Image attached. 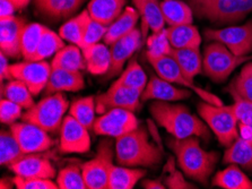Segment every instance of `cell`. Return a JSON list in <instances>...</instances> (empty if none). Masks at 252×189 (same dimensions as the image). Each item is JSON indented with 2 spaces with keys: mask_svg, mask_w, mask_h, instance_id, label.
Returning a JSON list of instances; mask_svg holds the SVG:
<instances>
[{
  "mask_svg": "<svg viewBox=\"0 0 252 189\" xmlns=\"http://www.w3.org/2000/svg\"><path fill=\"white\" fill-rule=\"evenodd\" d=\"M150 111L154 120L174 138L197 136L205 141L211 138L207 123L194 115L185 104L156 100L151 104Z\"/></svg>",
  "mask_w": 252,
  "mask_h": 189,
  "instance_id": "cell-1",
  "label": "cell"
},
{
  "mask_svg": "<svg viewBox=\"0 0 252 189\" xmlns=\"http://www.w3.org/2000/svg\"><path fill=\"white\" fill-rule=\"evenodd\" d=\"M167 146L177 157V163L186 177L201 185H207L214 172L220 154L208 152L201 148L197 136L187 138H170Z\"/></svg>",
  "mask_w": 252,
  "mask_h": 189,
  "instance_id": "cell-2",
  "label": "cell"
},
{
  "mask_svg": "<svg viewBox=\"0 0 252 189\" xmlns=\"http://www.w3.org/2000/svg\"><path fill=\"white\" fill-rule=\"evenodd\" d=\"M116 157L119 165L125 167H155L163 157L162 146L150 141V134L139 125L122 136L116 138Z\"/></svg>",
  "mask_w": 252,
  "mask_h": 189,
  "instance_id": "cell-3",
  "label": "cell"
},
{
  "mask_svg": "<svg viewBox=\"0 0 252 189\" xmlns=\"http://www.w3.org/2000/svg\"><path fill=\"white\" fill-rule=\"evenodd\" d=\"M193 14L212 24L241 22L252 13V0H189Z\"/></svg>",
  "mask_w": 252,
  "mask_h": 189,
  "instance_id": "cell-4",
  "label": "cell"
},
{
  "mask_svg": "<svg viewBox=\"0 0 252 189\" xmlns=\"http://www.w3.org/2000/svg\"><path fill=\"white\" fill-rule=\"evenodd\" d=\"M198 113L225 148L239 137V121L233 106H215L208 102L198 104Z\"/></svg>",
  "mask_w": 252,
  "mask_h": 189,
  "instance_id": "cell-5",
  "label": "cell"
},
{
  "mask_svg": "<svg viewBox=\"0 0 252 189\" xmlns=\"http://www.w3.org/2000/svg\"><path fill=\"white\" fill-rule=\"evenodd\" d=\"M69 107L70 103L63 92L49 94L26 110L22 120L32 122L48 133H56L60 129L63 115Z\"/></svg>",
  "mask_w": 252,
  "mask_h": 189,
  "instance_id": "cell-6",
  "label": "cell"
},
{
  "mask_svg": "<svg viewBox=\"0 0 252 189\" xmlns=\"http://www.w3.org/2000/svg\"><path fill=\"white\" fill-rule=\"evenodd\" d=\"M251 59L252 56H236L223 43L212 41L205 48L202 73L213 82L223 83L236 68Z\"/></svg>",
  "mask_w": 252,
  "mask_h": 189,
  "instance_id": "cell-7",
  "label": "cell"
},
{
  "mask_svg": "<svg viewBox=\"0 0 252 189\" xmlns=\"http://www.w3.org/2000/svg\"><path fill=\"white\" fill-rule=\"evenodd\" d=\"M113 145L109 140L101 141L93 159L82 165L87 189H108L109 176L113 167Z\"/></svg>",
  "mask_w": 252,
  "mask_h": 189,
  "instance_id": "cell-8",
  "label": "cell"
},
{
  "mask_svg": "<svg viewBox=\"0 0 252 189\" xmlns=\"http://www.w3.org/2000/svg\"><path fill=\"white\" fill-rule=\"evenodd\" d=\"M153 68L155 69L156 74L163 79L167 80L172 84H178V85H182L188 88L193 93H196L197 96L204 100L205 102L215 104V106H222L223 101L219 96L211 93V92L206 91L205 88L196 85L193 83V79L189 78L188 76L185 75V73L181 71L179 65L175 63V60L172 58V56H165L161 58H153V59H148Z\"/></svg>",
  "mask_w": 252,
  "mask_h": 189,
  "instance_id": "cell-9",
  "label": "cell"
},
{
  "mask_svg": "<svg viewBox=\"0 0 252 189\" xmlns=\"http://www.w3.org/2000/svg\"><path fill=\"white\" fill-rule=\"evenodd\" d=\"M204 33L208 41L220 42L236 56H249L252 52V21L224 29H207Z\"/></svg>",
  "mask_w": 252,
  "mask_h": 189,
  "instance_id": "cell-10",
  "label": "cell"
},
{
  "mask_svg": "<svg viewBox=\"0 0 252 189\" xmlns=\"http://www.w3.org/2000/svg\"><path fill=\"white\" fill-rule=\"evenodd\" d=\"M139 120L135 113L126 109H111L95 119L93 130L96 135L118 138L136 129Z\"/></svg>",
  "mask_w": 252,
  "mask_h": 189,
  "instance_id": "cell-11",
  "label": "cell"
},
{
  "mask_svg": "<svg viewBox=\"0 0 252 189\" xmlns=\"http://www.w3.org/2000/svg\"><path fill=\"white\" fill-rule=\"evenodd\" d=\"M140 91L113 82L108 91L95 98L96 113L102 114L111 109H126L136 113L140 109Z\"/></svg>",
  "mask_w": 252,
  "mask_h": 189,
  "instance_id": "cell-12",
  "label": "cell"
},
{
  "mask_svg": "<svg viewBox=\"0 0 252 189\" xmlns=\"http://www.w3.org/2000/svg\"><path fill=\"white\" fill-rule=\"evenodd\" d=\"M51 72V64L44 60H25L23 63L10 65V73L13 78L24 82L34 96L39 95L47 87Z\"/></svg>",
  "mask_w": 252,
  "mask_h": 189,
  "instance_id": "cell-13",
  "label": "cell"
},
{
  "mask_svg": "<svg viewBox=\"0 0 252 189\" xmlns=\"http://www.w3.org/2000/svg\"><path fill=\"white\" fill-rule=\"evenodd\" d=\"M9 129L25 154L47 152L53 146L52 138L49 136L47 130L32 122H14Z\"/></svg>",
  "mask_w": 252,
  "mask_h": 189,
  "instance_id": "cell-14",
  "label": "cell"
},
{
  "mask_svg": "<svg viewBox=\"0 0 252 189\" xmlns=\"http://www.w3.org/2000/svg\"><path fill=\"white\" fill-rule=\"evenodd\" d=\"M85 126L68 114L60 127V152L63 154H84L91 149V136Z\"/></svg>",
  "mask_w": 252,
  "mask_h": 189,
  "instance_id": "cell-15",
  "label": "cell"
},
{
  "mask_svg": "<svg viewBox=\"0 0 252 189\" xmlns=\"http://www.w3.org/2000/svg\"><path fill=\"white\" fill-rule=\"evenodd\" d=\"M141 45V33L139 30L133 29L130 33L121 38L120 40L110 45L111 51V65L109 72L106 73V78H112L120 74L124 69L126 61L129 60Z\"/></svg>",
  "mask_w": 252,
  "mask_h": 189,
  "instance_id": "cell-16",
  "label": "cell"
},
{
  "mask_svg": "<svg viewBox=\"0 0 252 189\" xmlns=\"http://www.w3.org/2000/svg\"><path fill=\"white\" fill-rule=\"evenodd\" d=\"M26 25L24 19L15 15L0 19V49L7 57L14 59L22 57V37Z\"/></svg>",
  "mask_w": 252,
  "mask_h": 189,
  "instance_id": "cell-17",
  "label": "cell"
},
{
  "mask_svg": "<svg viewBox=\"0 0 252 189\" xmlns=\"http://www.w3.org/2000/svg\"><path fill=\"white\" fill-rule=\"evenodd\" d=\"M37 154L39 153L25 154L20 160L10 164L9 169L15 173V176L24 178H55L56 169L50 160Z\"/></svg>",
  "mask_w": 252,
  "mask_h": 189,
  "instance_id": "cell-18",
  "label": "cell"
},
{
  "mask_svg": "<svg viewBox=\"0 0 252 189\" xmlns=\"http://www.w3.org/2000/svg\"><path fill=\"white\" fill-rule=\"evenodd\" d=\"M190 96H191V91L188 88L186 90L178 88L158 75H152L144 92L141 93V101L158 100V101L174 102L189 99Z\"/></svg>",
  "mask_w": 252,
  "mask_h": 189,
  "instance_id": "cell-19",
  "label": "cell"
},
{
  "mask_svg": "<svg viewBox=\"0 0 252 189\" xmlns=\"http://www.w3.org/2000/svg\"><path fill=\"white\" fill-rule=\"evenodd\" d=\"M86 0H34V6L42 17L52 22L69 18Z\"/></svg>",
  "mask_w": 252,
  "mask_h": 189,
  "instance_id": "cell-20",
  "label": "cell"
},
{
  "mask_svg": "<svg viewBox=\"0 0 252 189\" xmlns=\"http://www.w3.org/2000/svg\"><path fill=\"white\" fill-rule=\"evenodd\" d=\"M85 87V80L81 72L52 68L51 76L45 87L48 94L58 92H78Z\"/></svg>",
  "mask_w": 252,
  "mask_h": 189,
  "instance_id": "cell-21",
  "label": "cell"
},
{
  "mask_svg": "<svg viewBox=\"0 0 252 189\" xmlns=\"http://www.w3.org/2000/svg\"><path fill=\"white\" fill-rule=\"evenodd\" d=\"M136 9L143 18V37H146L148 30L153 33L164 30L165 19L163 16L159 0H132Z\"/></svg>",
  "mask_w": 252,
  "mask_h": 189,
  "instance_id": "cell-22",
  "label": "cell"
},
{
  "mask_svg": "<svg viewBox=\"0 0 252 189\" xmlns=\"http://www.w3.org/2000/svg\"><path fill=\"white\" fill-rule=\"evenodd\" d=\"M126 2L127 0H91L87 10L94 21L109 26L120 16Z\"/></svg>",
  "mask_w": 252,
  "mask_h": 189,
  "instance_id": "cell-23",
  "label": "cell"
},
{
  "mask_svg": "<svg viewBox=\"0 0 252 189\" xmlns=\"http://www.w3.org/2000/svg\"><path fill=\"white\" fill-rule=\"evenodd\" d=\"M139 13L133 7H126L125 10L120 14V16L114 21L111 25L108 26L103 42L106 45H111L114 42L120 40L121 38L130 33L133 29H136V24L138 22Z\"/></svg>",
  "mask_w": 252,
  "mask_h": 189,
  "instance_id": "cell-24",
  "label": "cell"
},
{
  "mask_svg": "<svg viewBox=\"0 0 252 189\" xmlns=\"http://www.w3.org/2000/svg\"><path fill=\"white\" fill-rule=\"evenodd\" d=\"M86 69L93 75H105L111 65V51L105 43H98L83 50Z\"/></svg>",
  "mask_w": 252,
  "mask_h": 189,
  "instance_id": "cell-25",
  "label": "cell"
},
{
  "mask_svg": "<svg viewBox=\"0 0 252 189\" xmlns=\"http://www.w3.org/2000/svg\"><path fill=\"white\" fill-rule=\"evenodd\" d=\"M166 34L173 49L199 48L201 43L199 31L192 24L169 26Z\"/></svg>",
  "mask_w": 252,
  "mask_h": 189,
  "instance_id": "cell-26",
  "label": "cell"
},
{
  "mask_svg": "<svg viewBox=\"0 0 252 189\" xmlns=\"http://www.w3.org/2000/svg\"><path fill=\"white\" fill-rule=\"evenodd\" d=\"M212 184L223 189H252L251 179L236 164H230L226 169L217 172Z\"/></svg>",
  "mask_w": 252,
  "mask_h": 189,
  "instance_id": "cell-27",
  "label": "cell"
},
{
  "mask_svg": "<svg viewBox=\"0 0 252 189\" xmlns=\"http://www.w3.org/2000/svg\"><path fill=\"white\" fill-rule=\"evenodd\" d=\"M51 67L72 72H81L82 69H85L86 63L82 48L72 43L64 45L60 51L53 56Z\"/></svg>",
  "mask_w": 252,
  "mask_h": 189,
  "instance_id": "cell-28",
  "label": "cell"
},
{
  "mask_svg": "<svg viewBox=\"0 0 252 189\" xmlns=\"http://www.w3.org/2000/svg\"><path fill=\"white\" fill-rule=\"evenodd\" d=\"M161 8L165 23L169 26L192 24L194 14L189 3L180 0H163Z\"/></svg>",
  "mask_w": 252,
  "mask_h": 189,
  "instance_id": "cell-29",
  "label": "cell"
},
{
  "mask_svg": "<svg viewBox=\"0 0 252 189\" xmlns=\"http://www.w3.org/2000/svg\"><path fill=\"white\" fill-rule=\"evenodd\" d=\"M223 162L225 164H236L252 172V141L239 136L225 151Z\"/></svg>",
  "mask_w": 252,
  "mask_h": 189,
  "instance_id": "cell-30",
  "label": "cell"
},
{
  "mask_svg": "<svg viewBox=\"0 0 252 189\" xmlns=\"http://www.w3.org/2000/svg\"><path fill=\"white\" fill-rule=\"evenodd\" d=\"M171 56L189 78L193 79L202 73V57L199 48L172 49Z\"/></svg>",
  "mask_w": 252,
  "mask_h": 189,
  "instance_id": "cell-31",
  "label": "cell"
},
{
  "mask_svg": "<svg viewBox=\"0 0 252 189\" xmlns=\"http://www.w3.org/2000/svg\"><path fill=\"white\" fill-rule=\"evenodd\" d=\"M143 169H130L125 165H113L109 176L108 189H132L146 176Z\"/></svg>",
  "mask_w": 252,
  "mask_h": 189,
  "instance_id": "cell-32",
  "label": "cell"
},
{
  "mask_svg": "<svg viewBox=\"0 0 252 189\" xmlns=\"http://www.w3.org/2000/svg\"><path fill=\"white\" fill-rule=\"evenodd\" d=\"M91 18L92 17L89 10H83L77 16L70 18L63 25H61V28L59 29V36L64 41L70 42V43L78 45L81 48L84 34H85Z\"/></svg>",
  "mask_w": 252,
  "mask_h": 189,
  "instance_id": "cell-33",
  "label": "cell"
},
{
  "mask_svg": "<svg viewBox=\"0 0 252 189\" xmlns=\"http://www.w3.org/2000/svg\"><path fill=\"white\" fill-rule=\"evenodd\" d=\"M64 40L59 36V33L53 32L52 30L43 28L40 43L31 61L45 60L47 58L53 57L57 52L64 47Z\"/></svg>",
  "mask_w": 252,
  "mask_h": 189,
  "instance_id": "cell-34",
  "label": "cell"
},
{
  "mask_svg": "<svg viewBox=\"0 0 252 189\" xmlns=\"http://www.w3.org/2000/svg\"><path fill=\"white\" fill-rule=\"evenodd\" d=\"M119 85L136 88L143 93L145 87L147 85V75L144 72L143 67L140 66L136 58H131L129 60L128 66L122 71L120 77L114 80Z\"/></svg>",
  "mask_w": 252,
  "mask_h": 189,
  "instance_id": "cell-35",
  "label": "cell"
},
{
  "mask_svg": "<svg viewBox=\"0 0 252 189\" xmlns=\"http://www.w3.org/2000/svg\"><path fill=\"white\" fill-rule=\"evenodd\" d=\"M96 113V101L94 96L77 99L70 104L69 114L86 127L87 129H93Z\"/></svg>",
  "mask_w": 252,
  "mask_h": 189,
  "instance_id": "cell-36",
  "label": "cell"
},
{
  "mask_svg": "<svg viewBox=\"0 0 252 189\" xmlns=\"http://www.w3.org/2000/svg\"><path fill=\"white\" fill-rule=\"evenodd\" d=\"M1 94L5 99L17 103L23 109H30L34 104L33 94L31 93L30 88L24 82L20 79H11L5 86L1 88Z\"/></svg>",
  "mask_w": 252,
  "mask_h": 189,
  "instance_id": "cell-37",
  "label": "cell"
},
{
  "mask_svg": "<svg viewBox=\"0 0 252 189\" xmlns=\"http://www.w3.org/2000/svg\"><path fill=\"white\" fill-rule=\"evenodd\" d=\"M0 149H1V153H0V163L1 165H7L9 167L14 162L20 160L21 157L25 155L23 152L21 145L15 136L11 133V130H1L0 134Z\"/></svg>",
  "mask_w": 252,
  "mask_h": 189,
  "instance_id": "cell-38",
  "label": "cell"
},
{
  "mask_svg": "<svg viewBox=\"0 0 252 189\" xmlns=\"http://www.w3.org/2000/svg\"><path fill=\"white\" fill-rule=\"evenodd\" d=\"M43 28L44 26L39 24V23H31V24L25 26L21 44L22 57L24 60H32L37 45L40 43Z\"/></svg>",
  "mask_w": 252,
  "mask_h": 189,
  "instance_id": "cell-39",
  "label": "cell"
},
{
  "mask_svg": "<svg viewBox=\"0 0 252 189\" xmlns=\"http://www.w3.org/2000/svg\"><path fill=\"white\" fill-rule=\"evenodd\" d=\"M57 185L59 189H87L82 167L76 164L61 169L57 176Z\"/></svg>",
  "mask_w": 252,
  "mask_h": 189,
  "instance_id": "cell-40",
  "label": "cell"
},
{
  "mask_svg": "<svg viewBox=\"0 0 252 189\" xmlns=\"http://www.w3.org/2000/svg\"><path fill=\"white\" fill-rule=\"evenodd\" d=\"M227 92H234L242 98L252 101V61L243 66L239 75L226 87Z\"/></svg>",
  "mask_w": 252,
  "mask_h": 189,
  "instance_id": "cell-41",
  "label": "cell"
},
{
  "mask_svg": "<svg viewBox=\"0 0 252 189\" xmlns=\"http://www.w3.org/2000/svg\"><path fill=\"white\" fill-rule=\"evenodd\" d=\"M147 59L153 58H161L165 56H170L172 52V45L167 38L166 30H162L159 32L153 33L147 38Z\"/></svg>",
  "mask_w": 252,
  "mask_h": 189,
  "instance_id": "cell-42",
  "label": "cell"
},
{
  "mask_svg": "<svg viewBox=\"0 0 252 189\" xmlns=\"http://www.w3.org/2000/svg\"><path fill=\"white\" fill-rule=\"evenodd\" d=\"M185 173L179 171L175 165L173 157H169L166 164L164 165V184L170 189H194L197 188L193 184L185 179Z\"/></svg>",
  "mask_w": 252,
  "mask_h": 189,
  "instance_id": "cell-43",
  "label": "cell"
},
{
  "mask_svg": "<svg viewBox=\"0 0 252 189\" xmlns=\"http://www.w3.org/2000/svg\"><path fill=\"white\" fill-rule=\"evenodd\" d=\"M106 31H108V26L103 25L101 23L94 21L93 18H91L83 38V42L81 45L82 50L87 49L92 47V45L98 43V42L104 38Z\"/></svg>",
  "mask_w": 252,
  "mask_h": 189,
  "instance_id": "cell-44",
  "label": "cell"
},
{
  "mask_svg": "<svg viewBox=\"0 0 252 189\" xmlns=\"http://www.w3.org/2000/svg\"><path fill=\"white\" fill-rule=\"evenodd\" d=\"M228 93L234 100V103L232 106L238 121L247 123V125H252V101L242 98L234 92H228Z\"/></svg>",
  "mask_w": 252,
  "mask_h": 189,
  "instance_id": "cell-45",
  "label": "cell"
},
{
  "mask_svg": "<svg viewBox=\"0 0 252 189\" xmlns=\"http://www.w3.org/2000/svg\"><path fill=\"white\" fill-rule=\"evenodd\" d=\"M14 185L18 189H58L57 183L52 179L43 178H24V177L15 176L13 178Z\"/></svg>",
  "mask_w": 252,
  "mask_h": 189,
  "instance_id": "cell-46",
  "label": "cell"
},
{
  "mask_svg": "<svg viewBox=\"0 0 252 189\" xmlns=\"http://www.w3.org/2000/svg\"><path fill=\"white\" fill-rule=\"evenodd\" d=\"M22 109L23 108L17 103L2 98L0 102V120L6 125L16 122L18 118H22Z\"/></svg>",
  "mask_w": 252,
  "mask_h": 189,
  "instance_id": "cell-47",
  "label": "cell"
},
{
  "mask_svg": "<svg viewBox=\"0 0 252 189\" xmlns=\"http://www.w3.org/2000/svg\"><path fill=\"white\" fill-rule=\"evenodd\" d=\"M5 53H0V77H1V82L2 80H11L13 79V76H11L10 73V65L8 63V59Z\"/></svg>",
  "mask_w": 252,
  "mask_h": 189,
  "instance_id": "cell-48",
  "label": "cell"
},
{
  "mask_svg": "<svg viewBox=\"0 0 252 189\" xmlns=\"http://www.w3.org/2000/svg\"><path fill=\"white\" fill-rule=\"evenodd\" d=\"M16 8H15L14 3L10 0H0V15L1 18L14 16V13Z\"/></svg>",
  "mask_w": 252,
  "mask_h": 189,
  "instance_id": "cell-49",
  "label": "cell"
},
{
  "mask_svg": "<svg viewBox=\"0 0 252 189\" xmlns=\"http://www.w3.org/2000/svg\"><path fill=\"white\" fill-rule=\"evenodd\" d=\"M239 136L244 140L252 141V125L239 122Z\"/></svg>",
  "mask_w": 252,
  "mask_h": 189,
  "instance_id": "cell-50",
  "label": "cell"
},
{
  "mask_svg": "<svg viewBox=\"0 0 252 189\" xmlns=\"http://www.w3.org/2000/svg\"><path fill=\"white\" fill-rule=\"evenodd\" d=\"M143 187L145 189H165V184L161 180H148L145 179L143 181Z\"/></svg>",
  "mask_w": 252,
  "mask_h": 189,
  "instance_id": "cell-51",
  "label": "cell"
},
{
  "mask_svg": "<svg viewBox=\"0 0 252 189\" xmlns=\"http://www.w3.org/2000/svg\"><path fill=\"white\" fill-rule=\"evenodd\" d=\"M10 1L14 3V6H15V8H16V10H21V9L25 8V7L29 6L31 0H10Z\"/></svg>",
  "mask_w": 252,
  "mask_h": 189,
  "instance_id": "cell-52",
  "label": "cell"
},
{
  "mask_svg": "<svg viewBox=\"0 0 252 189\" xmlns=\"http://www.w3.org/2000/svg\"><path fill=\"white\" fill-rule=\"evenodd\" d=\"M11 184H14L13 180H11V183H9V181H7V183H6V179L2 178V179H1V184H0V187H1L2 189H5V188H11Z\"/></svg>",
  "mask_w": 252,
  "mask_h": 189,
  "instance_id": "cell-53",
  "label": "cell"
}]
</instances>
